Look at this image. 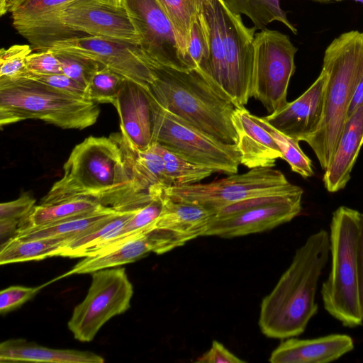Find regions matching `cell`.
Instances as JSON below:
<instances>
[{
    "label": "cell",
    "mask_w": 363,
    "mask_h": 363,
    "mask_svg": "<svg viewBox=\"0 0 363 363\" xmlns=\"http://www.w3.org/2000/svg\"><path fill=\"white\" fill-rule=\"evenodd\" d=\"M359 213L347 206L333 212L329 233L330 270L320 289L325 311L347 328L363 324L356 250Z\"/></svg>",
    "instance_id": "cell-6"
},
{
    "label": "cell",
    "mask_w": 363,
    "mask_h": 363,
    "mask_svg": "<svg viewBox=\"0 0 363 363\" xmlns=\"http://www.w3.org/2000/svg\"><path fill=\"white\" fill-rule=\"evenodd\" d=\"M59 15L62 23L77 36H101L140 45V37L123 0H77Z\"/></svg>",
    "instance_id": "cell-13"
},
{
    "label": "cell",
    "mask_w": 363,
    "mask_h": 363,
    "mask_svg": "<svg viewBox=\"0 0 363 363\" xmlns=\"http://www.w3.org/2000/svg\"><path fill=\"white\" fill-rule=\"evenodd\" d=\"M74 237L45 238L18 240L9 238L1 245V265L27 261H38L57 256Z\"/></svg>",
    "instance_id": "cell-28"
},
{
    "label": "cell",
    "mask_w": 363,
    "mask_h": 363,
    "mask_svg": "<svg viewBox=\"0 0 363 363\" xmlns=\"http://www.w3.org/2000/svg\"><path fill=\"white\" fill-rule=\"evenodd\" d=\"M232 119L238 135L240 164L249 169L274 167L282 155L270 134L245 107L236 108Z\"/></svg>",
    "instance_id": "cell-20"
},
{
    "label": "cell",
    "mask_w": 363,
    "mask_h": 363,
    "mask_svg": "<svg viewBox=\"0 0 363 363\" xmlns=\"http://www.w3.org/2000/svg\"><path fill=\"white\" fill-rule=\"evenodd\" d=\"M152 224L143 231L126 237L117 245L92 256L84 257L62 277L120 267L135 262L150 252L156 253L157 247L152 233Z\"/></svg>",
    "instance_id": "cell-22"
},
{
    "label": "cell",
    "mask_w": 363,
    "mask_h": 363,
    "mask_svg": "<svg viewBox=\"0 0 363 363\" xmlns=\"http://www.w3.org/2000/svg\"><path fill=\"white\" fill-rule=\"evenodd\" d=\"M311 1L323 3V2H331V1H344V0H311ZM352 1L360 2V3L363 4V0H352Z\"/></svg>",
    "instance_id": "cell-46"
},
{
    "label": "cell",
    "mask_w": 363,
    "mask_h": 363,
    "mask_svg": "<svg viewBox=\"0 0 363 363\" xmlns=\"http://www.w3.org/2000/svg\"><path fill=\"white\" fill-rule=\"evenodd\" d=\"M35 199L29 195L0 204V236L4 238L15 235L21 220L35 206Z\"/></svg>",
    "instance_id": "cell-34"
},
{
    "label": "cell",
    "mask_w": 363,
    "mask_h": 363,
    "mask_svg": "<svg viewBox=\"0 0 363 363\" xmlns=\"http://www.w3.org/2000/svg\"><path fill=\"white\" fill-rule=\"evenodd\" d=\"M125 78L107 67H101L87 86L88 99L96 104H115Z\"/></svg>",
    "instance_id": "cell-33"
},
{
    "label": "cell",
    "mask_w": 363,
    "mask_h": 363,
    "mask_svg": "<svg viewBox=\"0 0 363 363\" xmlns=\"http://www.w3.org/2000/svg\"><path fill=\"white\" fill-rule=\"evenodd\" d=\"M121 135L140 150L152 145V112L146 89L125 79L113 105Z\"/></svg>",
    "instance_id": "cell-17"
},
{
    "label": "cell",
    "mask_w": 363,
    "mask_h": 363,
    "mask_svg": "<svg viewBox=\"0 0 363 363\" xmlns=\"http://www.w3.org/2000/svg\"><path fill=\"white\" fill-rule=\"evenodd\" d=\"M152 144L163 158L170 186L199 183L216 172L212 169L189 162L156 143Z\"/></svg>",
    "instance_id": "cell-30"
},
{
    "label": "cell",
    "mask_w": 363,
    "mask_h": 363,
    "mask_svg": "<svg viewBox=\"0 0 363 363\" xmlns=\"http://www.w3.org/2000/svg\"><path fill=\"white\" fill-rule=\"evenodd\" d=\"M48 49L92 60L145 89L154 79L139 46L126 42L84 35L56 41Z\"/></svg>",
    "instance_id": "cell-11"
},
{
    "label": "cell",
    "mask_w": 363,
    "mask_h": 363,
    "mask_svg": "<svg viewBox=\"0 0 363 363\" xmlns=\"http://www.w3.org/2000/svg\"><path fill=\"white\" fill-rule=\"evenodd\" d=\"M54 52L60 62L62 73L86 88L94 73L104 67L92 60L64 52Z\"/></svg>",
    "instance_id": "cell-36"
},
{
    "label": "cell",
    "mask_w": 363,
    "mask_h": 363,
    "mask_svg": "<svg viewBox=\"0 0 363 363\" xmlns=\"http://www.w3.org/2000/svg\"><path fill=\"white\" fill-rule=\"evenodd\" d=\"M356 250L359 272V301L363 315V213H359V215Z\"/></svg>",
    "instance_id": "cell-43"
},
{
    "label": "cell",
    "mask_w": 363,
    "mask_h": 363,
    "mask_svg": "<svg viewBox=\"0 0 363 363\" xmlns=\"http://www.w3.org/2000/svg\"><path fill=\"white\" fill-rule=\"evenodd\" d=\"M90 198L118 211L139 208L155 196L137 191L123 152L112 134L89 136L77 145L63 166V175L40 201L53 204Z\"/></svg>",
    "instance_id": "cell-1"
},
{
    "label": "cell",
    "mask_w": 363,
    "mask_h": 363,
    "mask_svg": "<svg viewBox=\"0 0 363 363\" xmlns=\"http://www.w3.org/2000/svg\"><path fill=\"white\" fill-rule=\"evenodd\" d=\"M147 64L154 79L147 89L162 108L214 140L238 144L232 119L236 107L218 94L198 69Z\"/></svg>",
    "instance_id": "cell-3"
},
{
    "label": "cell",
    "mask_w": 363,
    "mask_h": 363,
    "mask_svg": "<svg viewBox=\"0 0 363 363\" xmlns=\"http://www.w3.org/2000/svg\"><path fill=\"white\" fill-rule=\"evenodd\" d=\"M1 362L103 363L92 352L52 349L24 339H11L0 345Z\"/></svg>",
    "instance_id": "cell-25"
},
{
    "label": "cell",
    "mask_w": 363,
    "mask_h": 363,
    "mask_svg": "<svg viewBox=\"0 0 363 363\" xmlns=\"http://www.w3.org/2000/svg\"><path fill=\"white\" fill-rule=\"evenodd\" d=\"M162 210L154 221V228L161 230L175 248L204 236L216 213L198 204L172 200L162 194Z\"/></svg>",
    "instance_id": "cell-18"
},
{
    "label": "cell",
    "mask_w": 363,
    "mask_h": 363,
    "mask_svg": "<svg viewBox=\"0 0 363 363\" xmlns=\"http://www.w3.org/2000/svg\"><path fill=\"white\" fill-rule=\"evenodd\" d=\"M84 299L75 306L67 323L75 339L91 342L111 318L130 307L133 287L123 267L108 268L91 273Z\"/></svg>",
    "instance_id": "cell-10"
},
{
    "label": "cell",
    "mask_w": 363,
    "mask_h": 363,
    "mask_svg": "<svg viewBox=\"0 0 363 363\" xmlns=\"http://www.w3.org/2000/svg\"><path fill=\"white\" fill-rule=\"evenodd\" d=\"M26 0H0V14L4 16L12 12Z\"/></svg>",
    "instance_id": "cell-45"
},
{
    "label": "cell",
    "mask_w": 363,
    "mask_h": 363,
    "mask_svg": "<svg viewBox=\"0 0 363 363\" xmlns=\"http://www.w3.org/2000/svg\"><path fill=\"white\" fill-rule=\"evenodd\" d=\"M323 229L309 235L272 291L262 301L258 325L267 337L284 340L302 334L318 313V281L330 255Z\"/></svg>",
    "instance_id": "cell-2"
},
{
    "label": "cell",
    "mask_w": 363,
    "mask_h": 363,
    "mask_svg": "<svg viewBox=\"0 0 363 363\" xmlns=\"http://www.w3.org/2000/svg\"><path fill=\"white\" fill-rule=\"evenodd\" d=\"M297 50L289 37L278 30L264 28L255 34L251 97L259 101L269 114L288 102Z\"/></svg>",
    "instance_id": "cell-9"
},
{
    "label": "cell",
    "mask_w": 363,
    "mask_h": 363,
    "mask_svg": "<svg viewBox=\"0 0 363 363\" xmlns=\"http://www.w3.org/2000/svg\"><path fill=\"white\" fill-rule=\"evenodd\" d=\"M100 114L99 104L34 79L0 78V126L28 119L64 129H84Z\"/></svg>",
    "instance_id": "cell-5"
},
{
    "label": "cell",
    "mask_w": 363,
    "mask_h": 363,
    "mask_svg": "<svg viewBox=\"0 0 363 363\" xmlns=\"http://www.w3.org/2000/svg\"><path fill=\"white\" fill-rule=\"evenodd\" d=\"M362 106H363V76L355 89L349 106L347 118Z\"/></svg>",
    "instance_id": "cell-44"
},
{
    "label": "cell",
    "mask_w": 363,
    "mask_h": 363,
    "mask_svg": "<svg viewBox=\"0 0 363 363\" xmlns=\"http://www.w3.org/2000/svg\"><path fill=\"white\" fill-rule=\"evenodd\" d=\"M45 286H46L45 284L36 287L11 286L1 290L0 293V313L5 314L18 308L34 297Z\"/></svg>",
    "instance_id": "cell-40"
},
{
    "label": "cell",
    "mask_w": 363,
    "mask_h": 363,
    "mask_svg": "<svg viewBox=\"0 0 363 363\" xmlns=\"http://www.w3.org/2000/svg\"><path fill=\"white\" fill-rule=\"evenodd\" d=\"M140 37L139 48L152 63L191 69L179 48L173 26L157 0H123Z\"/></svg>",
    "instance_id": "cell-14"
},
{
    "label": "cell",
    "mask_w": 363,
    "mask_h": 363,
    "mask_svg": "<svg viewBox=\"0 0 363 363\" xmlns=\"http://www.w3.org/2000/svg\"><path fill=\"white\" fill-rule=\"evenodd\" d=\"M32 50L28 45H13L8 48H1L0 78L23 77L28 72L26 60Z\"/></svg>",
    "instance_id": "cell-35"
},
{
    "label": "cell",
    "mask_w": 363,
    "mask_h": 363,
    "mask_svg": "<svg viewBox=\"0 0 363 363\" xmlns=\"http://www.w3.org/2000/svg\"><path fill=\"white\" fill-rule=\"evenodd\" d=\"M325 72L298 98L267 116L262 117L282 133L297 140L305 141L318 128L322 117Z\"/></svg>",
    "instance_id": "cell-16"
},
{
    "label": "cell",
    "mask_w": 363,
    "mask_h": 363,
    "mask_svg": "<svg viewBox=\"0 0 363 363\" xmlns=\"http://www.w3.org/2000/svg\"><path fill=\"white\" fill-rule=\"evenodd\" d=\"M256 29L245 26L241 16L223 4V63L225 96L241 108L251 98Z\"/></svg>",
    "instance_id": "cell-12"
},
{
    "label": "cell",
    "mask_w": 363,
    "mask_h": 363,
    "mask_svg": "<svg viewBox=\"0 0 363 363\" xmlns=\"http://www.w3.org/2000/svg\"><path fill=\"white\" fill-rule=\"evenodd\" d=\"M196 362L201 363H245L230 352L222 343L213 340L210 349L198 357Z\"/></svg>",
    "instance_id": "cell-42"
},
{
    "label": "cell",
    "mask_w": 363,
    "mask_h": 363,
    "mask_svg": "<svg viewBox=\"0 0 363 363\" xmlns=\"http://www.w3.org/2000/svg\"><path fill=\"white\" fill-rule=\"evenodd\" d=\"M323 106L317 130L304 142L325 171L332 162L355 89L363 76V32L350 30L335 38L325 50Z\"/></svg>",
    "instance_id": "cell-4"
},
{
    "label": "cell",
    "mask_w": 363,
    "mask_h": 363,
    "mask_svg": "<svg viewBox=\"0 0 363 363\" xmlns=\"http://www.w3.org/2000/svg\"><path fill=\"white\" fill-rule=\"evenodd\" d=\"M363 145V106L347 118L331 163L325 170L323 183L331 193L345 188Z\"/></svg>",
    "instance_id": "cell-21"
},
{
    "label": "cell",
    "mask_w": 363,
    "mask_h": 363,
    "mask_svg": "<svg viewBox=\"0 0 363 363\" xmlns=\"http://www.w3.org/2000/svg\"><path fill=\"white\" fill-rule=\"evenodd\" d=\"M228 8L235 14L247 16L254 28L264 29L273 21L286 26L295 35L297 29L289 21L286 13L281 8L280 0H224Z\"/></svg>",
    "instance_id": "cell-29"
},
{
    "label": "cell",
    "mask_w": 363,
    "mask_h": 363,
    "mask_svg": "<svg viewBox=\"0 0 363 363\" xmlns=\"http://www.w3.org/2000/svg\"><path fill=\"white\" fill-rule=\"evenodd\" d=\"M300 192L303 189L290 183L280 170L257 167L208 183L169 186L162 194L172 200L200 205L216 215L219 210L245 200Z\"/></svg>",
    "instance_id": "cell-7"
},
{
    "label": "cell",
    "mask_w": 363,
    "mask_h": 363,
    "mask_svg": "<svg viewBox=\"0 0 363 363\" xmlns=\"http://www.w3.org/2000/svg\"><path fill=\"white\" fill-rule=\"evenodd\" d=\"M146 91L152 112V143L216 172L238 173L240 154L237 145L224 144L201 133L162 108Z\"/></svg>",
    "instance_id": "cell-8"
},
{
    "label": "cell",
    "mask_w": 363,
    "mask_h": 363,
    "mask_svg": "<svg viewBox=\"0 0 363 363\" xmlns=\"http://www.w3.org/2000/svg\"><path fill=\"white\" fill-rule=\"evenodd\" d=\"M302 196L299 194L281 201L214 216L204 236L233 238L273 229L300 214Z\"/></svg>",
    "instance_id": "cell-15"
},
{
    "label": "cell",
    "mask_w": 363,
    "mask_h": 363,
    "mask_svg": "<svg viewBox=\"0 0 363 363\" xmlns=\"http://www.w3.org/2000/svg\"><path fill=\"white\" fill-rule=\"evenodd\" d=\"M352 338L345 334H330L311 339L291 337L282 340L272 351L271 363H328L354 349Z\"/></svg>",
    "instance_id": "cell-19"
},
{
    "label": "cell",
    "mask_w": 363,
    "mask_h": 363,
    "mask_svg": "<svg viewBox=\"0 0 363 363\" xmlns=\"http://www.w3.org/2000/svg\"><path fill=\"white\" fill-rule=\"evenodd\" d=\"M255 121L262 126L277 144L282 158L290 166L291 170L303 178L313 175V164L309 157L299 146V141L277 130L262 117L252 115Z\"/></svg>",
    "instance_id": "cell-32"
},
{
    "label": "cell",
    "mask_w": 363,
    "mask_h": 363,
    "mask_svg": "<svg viewBox=\"0 0 363 363\" xmlns=\"http://www.w3.org/2000/svg\"><path fill=\"white\" fill-rule=\"evenodd\" d=\"M26 68L28 72L37 74L62 73L60 60L50 49L30 54L26 60Z\"/></svg>",
    "instance_id": "cell-41"
},
{
    "label": "cell",
    "mask_w": 363,
    "mask_h": 363,
    "mask_svg": "<svg viewBox=\"0 0 363 363\" xmlns=\"http://www.w3.org/2000/svg\"><path fill=\"white\" fill-rule=\"evenodd\" d=\"M208 57L207 37L199 13L191 28L186 48V60L191 69H201L207 62Z\"/></svg>",
    "instance_id": "cell-37"
},
{
    "label": "cell",
    "mask_w": 363,
    "mask_h": 363,
    "mask_svg": "<svg viewBox=\"0 0 363 363\" xmlns=\"http://www.w3.org/2000/svg\"><path fill=\"white\" fill-rule=\"evenodd\" d=\"M157 1L173 26L179 48L187 62V44L191 26L199 13L200 0Z\"/></svg>",
    "instance_id": "cell-31"
},
{
    "label": "cell",
    "mask_w": 363,
    "mask_h": 363,
    "mask_svg": "<svg viewBox=\"0 0 363 363\" xmlns=\"http://www.w3.org/2000/svg\"><path fill=\"white\" fill-rule=\"evenodd\" d=\"M223 1L224 0H200L199 17L207 37L208 57L204 66L198 70L218 94L228 100L225 96L223 63Z\"/></svg>",
    "instance_id": "cell-24"
},
{
    "label": "cell",
    "mask_w": 363,
    "mask_h": 363,
    "mask_svg": "<svg viewBox=\"0 0 363 363\" xmlns=\"http://www.w3.org/2000/svg\"><path fill=\"white\" fill-rule=\"evenodd\" d=\"M122 211L111 207L82 216L27 228L18 229L11 238L28 240L45 238L76 237L98 228Z\"/></svg>",
    "instance_id": "cell-26"
},
{
    "label": "cell",
    "mask_w": 363,
    "mask_h": 363,
    "mask_svg": "<svg viewBox=\"0 0 363 363\" xmlns=\"http://www.w3.org/2000/svg\"><path fill=\"white\" fill-rule=\"evenodd\" d=\"M23 77L34 79L58 90L88 99L86 87L79 84L63 73L37 74L28 72Z\"/></svg>",
    "instance_id": "cell-39"
},
{
    "label": "cell",
    "mask_w": 363,
    "mask_h": 363,
    "mask_svg": "<svg viewBox=\"0 0 363 363\" xmlns=\"http://www.w3.org/2000/svg\"><path fill=\"white\" fill-rule=\"evenodd\" d=\"M90 198H77L53 204L35 206L18 229L48 225L91 214L106 208Z\"/></svg>",
    "instance_id": "cell-27"
},
{
    "label": "cell",
    "mask_w": 363,
    "mask_h": 363,
    "mask_svg": "<svg viewBox=\"0 0 363 363\" xmlns=\"http://www.w3.org/2000/svg\"><path fill=\"white\" fill-rule=\"evenodd\" d=\"M77 0H26L12 13L13 24L33 19L43 13L63 9Z\"/></svg>",
    "instance_id": "cell-38"
},
{
    "label": "cell",
    "mask_w": 363,
    "mask_h": 363,
    "mask_svg": "<svg viewBox=\"0 0 363 363\" xmlns=\"http://www.w3.org/2000/svg\"><path fill=\"white\" fill-rule=\"evenodd\" d=\"M118 141L130 169L137 191L142 194L157 196L170 186L166 175L164 163L160 154L152 144L140 150L121 133H112Z\"/></svg>",
    "instance_id": "cell-23"
}]
</instances>
